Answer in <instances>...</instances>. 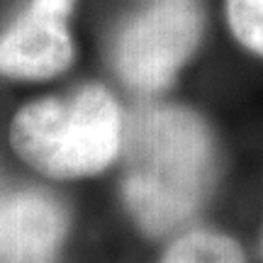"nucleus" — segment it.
Returning a JSON list of instances; mask_svg holds the SVG:
<instances>
[{"label": "nucleus", "instance_id": "obj_1", "mask_svg": "<svg viewBox=\"0 0 263 263\" xmlns=\"http://www.w3.org/2000/svg\"><path fill=\"white\" fill-rule=\"evenodd\" d=\"M120 154L124 205L151 236L190 222L215 183L212 132L200 115L180 105H139L124 124Z\"/></svg>", "mask_w": 263, "mask_h": 263}, {"label": "nucleus", "instance_id": "obj_2", "mask_svg": "<svg viewBox=\"0 0 263 263\" xmlns=\"http://www.w3.org/2000/svg\"><path fill=\"white\" fill-rule=\"evenodd\" d=\"M124 120L110 90L81 85L66 98L25 105L10 127V141L29 166L54 178L95 176L122 151Z\"/></svg>", "mask_w": 263, "mask_h": 263}, {"label": "nucleus", "instance_id": "obj_3", "mask_svg": "<svg viewBox=\"0 0 263 263\" xmlns=\"http://www.w3.org/2000/svg\"><path fill=\"white\" fill-rule=\"evenodd\" d=\"M202 39V12L190 0H154L115 29L110 61L132 90H166Z\"/></svg>", "mask_w": 263, "mask_h": 263}, {"label": "nucleus", "instance_id": "obj_4", "mask_svg": "<svg viewBox=\"0 0 263 263\" xmlns=\"http://www.w3.org/2000/svg\"><path fill=\"white\" fill-rule=\"evenodd\" d=\"M76 0H32L0 34V73L47 81L73 61L68 15Z\"/></svg>", "mask_w": 263, "mask_h": 263}, {"label": "nucleus", "instance_id": "obj_5", "mask_svg": "<svg viewBox=\"0 0 263 263\" xmlns=\"http://www.w3.org/2000/svg\"><path fill=\"white\" fill-rule=\"evenodd\" d=\"M66 232V207L47 190L0 195V263H57Z\"/></svg>", "mask_w": 263, "mask_h": 263}, {"label": "nucleus", "instance_id": "obj_6", "mask_svg": "<svg viewBox=\"0 0 263 263\" xmlns=\"http://www.w3.org/2000/svg\"><path fill=\"white\" fill-rule=\"evenodd\" d=\"M159 263H246V258L232 236L193 229L178 236Z\"/></svg>", "mask_w": 263, "mask_h": 263}, {"label": "nucleus", "instance_id": "obj_7", "mask_svg": "<svg viewBox=\"0 0 263 263\" xmlns=\"http://www.w3.org/2000/svg\"><path fill=\"white\" fill-rule=\"evenodd\" d=\"M227 20L236 42L263 57V0H227Z\"/></svg>", "mask_w": 263, "mask_h": 263}, {"label": "nucleus", "instance_id": "obj_8", "mask_svg": "<svg viewBox=\"0 0 263 263\" xmlns=\"http://www.w3.org/2000/svg\"><path fill=\"white\" fill-rule=\"evenodd\" d=\"M261 249H263V241H261Z\"/></svg>", "mask_w": 263, "mask_h": 263}]
</instances>
